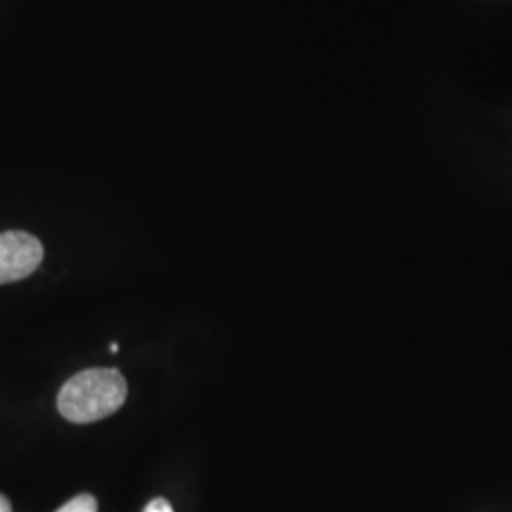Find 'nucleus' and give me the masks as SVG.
<instances>
[{
	"label": "nucleus",
	"mask_w": 512,
	"mask_h": 512,
	"mask_svg": "<svg viewBox=\"0 0 512 512\" xmlns=\"http://www.w3.org/2000/svg\"><path fill=\"white\" fill-rule=\"evenodd\" d=\"M126 397L128 384L116 368H90L63 385L57 408L65 420L92 423L120 410Z\"/></svg>",
	"instance_id": "nucleus-1"
},
{
	"label": "nucleus",
	"mask_w": 512,
	"mask_h": 512,
	"mask_svg": "<svg viewBox=\"0 0 512 512\" xmlns=\"http://www.w3.org/2000/svg\"><path fill=\"white\" fill-rule=\"evenodd\" d=\"M44 258V247L27 232L0 234V285L33 274Z\"/></svg>",
	"instance_id": "nucleus-2"
},
{
	"label": "nucleus",
	"mask_w": 512,
	"mask_h": 512,
	"mask_svg": "<svg viewBox=\"0 0 512 512\" xmlns=\"http://www.w3.org/2000/svg\"><path fill=\"white\" fill-rule=\"evenodd\" d=\"M99 505L97 499L90 494L76 495L69 503H65L59 511L55 512H97Z\"/></svg>",
	"instance_id": "nucleus-3"
},
{
	"label": "nucleus",
	"mask_w": 512,
	"mask_h": 512,
	"mask_svg": "<svg viewBox=\"0 0 512 512\" xmlns=\"http://www.w3.org/2000/svg\"><path fill=\"white\" fill-rule=\"evenodd\" d=\"M143 512H175L171 509V505H169V501L164 499V497H158V499H154V501H150L147 505V509Z\"/></svg>",
	"instance_id": "nucleus-4"
},
{
	"label": "nucleus",
	"mask_w": 512,
	"mask_h": 512,
	"mask_svg": "<svg viewBox=\"0 0 512 512\" xmlns=\"http://www.w3.org/2000/svg\"><path fill=\"white\" fill-rule=\"evenodd\" d=\"M0 512H12V505H10V501L4 497V495L0 494Z\"/></svg>",
	"instance_id": "nucleus-5"
},
{
	"label": "nucleus",
	"mask_w": 512,
	"mask_h": 512,
	"mask_svg": "<svg viewBox=\"0 0 512 512\" xmlns=\"http://www.w3.org/2000/svg\"><path fill=\"white\" fill-rule=\"evenodd\" d=\"M110 353H118V344H110Z\"/></svg>",
	"instance_id": "nucleus-6"
}]
</instances>
